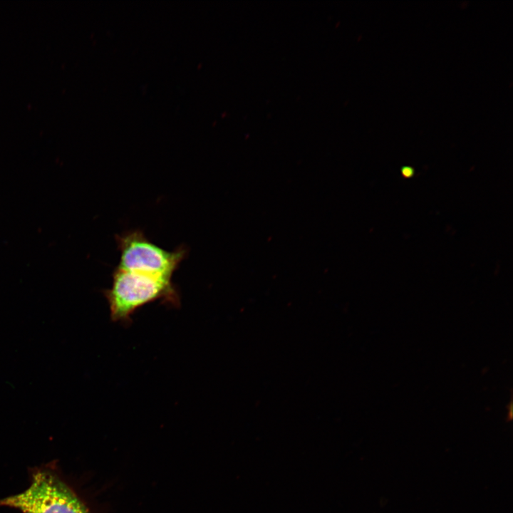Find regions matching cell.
Instances as JSON below:
<instances>
[{"instance_id": "2", "label": "cell", "mask_w": 513, "mask_h": 513, "mask_svg": "<svg viewBox=\"0 0 513 513\" xmlns=\"http://www.w3.org/2000/svg\"><path fill=\"white\" fill-rule=\"evenodd\" d=\"M120 251L118 269L172 278L185 258L187 250L180 246L165 250L152 243L140 229H132L116 235Z\"/></svg>"}, {"instance_id": "3", "label": "cell", "mask_w": 513, "mask_h": 513, "mask_svg": "<svg viewBox=\"0 0 513 513\" xmlns=\"http://www.w3.org/2000/svg\"><path fill=\"white\" fill-rule=\"evenodd\" d=\"M23 513H90L76 494L53 474L39 471L24 492L0 501Z\"/></svg>"}, {"instance_id": "1", "label": "cell", "mask_w": 513, "mask_h": 513, "mask_svg": "<svg viewBox=\"0 0 513 513\" xmlns=\"http://www.w3.org/2000/svg\"><path fill=\"white\" fill-rule=\"evenodd\" d=\"M111 319L130 322L131 316L139 308L157 300L176 305L179 294L172 278L115 267L110 288L104 291Z\"/></svg>"}]
</instances>
